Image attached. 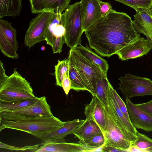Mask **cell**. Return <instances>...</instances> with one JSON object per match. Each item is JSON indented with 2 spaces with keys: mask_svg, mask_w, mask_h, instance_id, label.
<instances>
[{
  "mask_svg": "<svg viewBox=\"0 0 152 152\" xmlns=\"http://www.w3.org/2000/svg\"><path fill=\"white\" fill-rule=\"evenodd\" d=\"M55 69L56 84L62 87V82L65 73L69 74V61L68 58L62 61L58 60V64L55 66Z\"/></svg>",
  "mask_w": 152,
  "mask_h": 152,
  "instance_id": "obj_27",
  "label": "cell"
},
{
  "mask_svg": "<svg viewBox=\"0 0 152 152\" xmlns=\"http://www.w3.org/2000/svg\"><path fill=\"white\" fill-rule=\"evenodd\" d=\"M151 14L152 17V8L151 9Z\"/></svg>",
  "mask_w": 152,
  "mask_h": 152,
  "instance_id": "obj_39",
  "label": "cell"
},
{
  "mask_svg": "<svg viewBox=\"0 0 152 152\" xmlns=\"http://www.w3.org/2000/svg\"><path fill=\"white\" fill-rule=\"evenodd\" d=\"M151 49L148 40L140 37L122 48L116 54L124 61L147 55Z\"/></svg>",
  "mask_w": 152,
  "mask_h": 152,
  "instance_id": "obj_14",
  "label": "cell"
},
{
  "mask_svg": "<svg viewBox=\"0 0 152 152\" xmlns=\"http://www.w3.org/2000/svg\"><path fill=\"white\" fill-rule=\"evenodd\" d=\"M45 49V47L44 46H42L40 48V50L42 51H44Z\"/></svg>",
  "mask_w": 152,
  "mask_h": 152,
  "instance_id": "obj_38",
  "label": "cell"
},
{
  "mask_svg": "<svg viewBox=\"0 0 152 152\" xmlns=\"http://www.w3.org/2000/svg\"><path fill=\"white\" fill-rule=\"evenodd\" d=\"M109 84L108 91V105L104 106L126 138L133 144L137 139V131L125 116L119 108L111 89Z\"/></svg>",
  "mask_w": 152,
  "mask_h": 152,
  "instance_id": "obj_9",
  "label": "cell"
},
{
  "mask_svg": "<svg viewBox=\"0 0 152 152\" xmlns=\"http://www.w3.org/2000/svg\"><path fill=\"white\" fill-rule=\"evenodd\" d=\"M21 2L22 0H0V18L19 16L22 7Z\"/></svg>",
  "mask_w": 152,
  "mask_h": 152,
  "instance_id": "obj_23",
  "label": "cell"
},
{
  "mask_svg": "<svg viewBox=\"0 0 152 152\" xmlns=\"http://www.w3.org/2000/svg\"><path fill=\"white\" fill-rule=\"evenodd\" d=\"M68 58L69 64L78 71L86 90L92 96H96L95 89L98 78L107 75L78 52L76 47L70 49Z\"/></svg>",
  "mask_w": 152,
  "mask_h": 152,
  "instance_id": "obj_4",
  "label": "cell"
},
{
  "mask_svg": "<svg viewBox=\"0 0 152 152\" xmlns=\"http://www.w3.org/2000/svg\"><path fill=\"white\" fill-rule=\"evenodd\" d=\"M132 8L135 10L138 8H152V0H114Z\"/></svg>",
  "mask_w": 152,
  "mask_h": 152,
  "instance_id": "obj_30",
  "label": "cell"
},
{
  "mask_svg": "<svg viewBox=\"0 0 152 152\" xmlns=\"http://www.w3.org/2000/svg\"><path fill=\"white\" fill-rule=\"evenodd\" d=\"M99 3L102 17L107 15L113 10L110 3L104 2L100 0Z\"/></svg>",
  "mask_w": 152,
  "mask_h": 152,
  "instance_id": "obj_33",
  "label": "cell"
},
{
  "mask_svg": "<svg viewBox=\"0 0 152 152\" xmlns=\"http://www.w3.org/2000/svg\"><path fill=\"white\" fill-rule=\"evenodd\" d=\"M65 29L63 25L62 13L54 12L45 35L47 44L52 46L55 41L65 39Z\"/></svg>",
  "mask_w": 152,
  "mask_h": 152,
  "instance_id": "obj_18",
  "label": "cell"
},
{
  "mask_svg": "<svg viewBox=\"0 0 152 152\" xmlns=\"http://www.w3.org/2000/svg\"><path fill=\"white\" fill-rule=\"evenodd\" d=\"M62 20L65 29V43L70 49L80 45L84 31L80 2L69 5L62 14Z\"/></svg>",
  "mask_w": 152,
  "mask_h": 152,
  "instance_id": "obj_5",
  "label": "cell"
},
{
  "mask_svg": "<svg viewBox=\"0 0 152 152\" xmlns=\"http://www.w3.org/2000/svg\"><path fill=\"white\" fill-rule=\"evenodd\" d=\"M38 97L16 102L0 101V112L4 111H14L30 105L36 102Z\"/></svg>",
  "mask_w": 152,
  "mask_h": 152,
  "instance_id": "obj_25",
  "label": "cell"
},
{
  "mask_svg": "<svg viewBox=\"0 0 152 152\" xmlns=\"http://www.w3.org/2000/svg\"><path fill=\"white\" fill-rule=\"evenodd\" d=\"M17 34L16 29L11 23L0 19V50L4 55L14 59L19 57Z\"/></svg>",
  "mask_w": 152,
  "mask_h": 152,
  "instance_id": "obj_10",
  "label": "cell"
},
{
  "mask_svg": "<svg viewBox=\"0 0 152 152\" xmlns=\"http://www.w3.org/2000/svg\"><path fill=\"white\" fill-rule=\"evenodd\" d=\"M126 104L130 122L136 128L152 131V118L126 97Z\"/></svg>",
  "mask_w": 152,
  "mask_h": 152,
  "instance_id": "obj_13",
  "label": "cell"
},
{
  "mask_svg": "<svg viewBox=\"0 0 152 152\" xmlns=\"http://www.w3.org/2000/svg\"><path fill=\"white\" fill-rule=\"evenodd\" d=\"M14 68L13 73L0 80V101L16 102L36 97L30 83Z\"/></svg>",
  "mask_w": 152,
  "mask_h": 152,
  "instance_id": "obj_2",
  "label": "cell"
},
{
  "mask_svg": "<svg viewBox=\"0 0 152 152\" xmlns=\"http://www.w3.org/2000/svg\"><path fill=\"white\" fill-rule=\"evenodd\" d=\"M54 12H42L32 19L24 39L26 47L29 48L37 43L45 41L46 33Z\"/></svg>",
  "mask_w": 152,
  "mask_h": 152,
  "instance_id": "obj_8",
  "label": "cell"
},
{
  "mask_svg": "<svg viewBox=\"0 0 152 152\" xmlns=\"http://www.w3.org/2000/svg\"><path fill=\"white\" fill-rule=\"evenodd\" d=\"M69 77L71 82V89L77 92L86 90L77 69L69 63Z\"/></svg>",
  "mask_w": 152,
  "mask_h": 152,
  "instance_id": "obj_28",
  "label": "cell"
},
{
  "mask_svg": "<svg viewBox=\"0 0 152 152\" xmlns=\"http://www.w3.org/2000/svg\"><path fill=\"white\" fill-rule=\"evenodd\" d=\"M76 48L77 51L83 57L99 67L104 74L107 75L109 68L107 62L93 51L88 46L87 43L85 47L80 44L77 46Z\"/></svg>",
  "mask_w": 152,
  "mask_h": 152,
  "instance_id": "obj_22",
  "label": "cell"
},
{
  "mask_svg": "<svg viewBox=\"0 0 152 152\" xmlns=\"http://www.w3.org/2000/svg\"><path fill=\"white\" fill-rule=\"evenodd\" d=\"M110 87L119 108L128 120L130 122L125 103L118 95L116 90L113 88L111 84Z\"/></svg>",
  "mask_w": 152,
  "mask_h": 152,
  "instance_id": "obj_31",
  "label": "cell"
},
{
  "mask_svg": "<svg viewBox=\"0 0 152 152\" xmlns=\"http://www.w3.org/2000/svg\"><path fill=\"white\" fill-rule=\"evenodd\" d=\"M78 143L85 149L83 152H91L92 150L104 145L105 139L103 133H101L85 140H80Z\"/></svg>",
  "mask_w": 152,
  "mask_h": 152,
  "instance_id": "obj_26",
  "label": "cell"
},
{
  "mask_svg": "<svg viewBox=\"0 0 152 152\" xmlns=\"http://www.w3.org/2000/svg\"><path fill=\"white\" fill-rule=\"evenodd\" d=\"M85 120L74 119L72 121H65L63 125L57 129L35 136L43 142H64V137L69 134H73L76 129Z\"/></svg>",
  "mask_w": 152,
  "mask_h": 152,
  "instance_id": "obj_12",
  "label": "cell"
},
{
  "mask_svg": "<svg viewBox=\"0 0 152 152\" xmlns=\"http://www.w3.org/2000/svg\"><path fill=\"white\" fill-rule=\"evenodd\" d=\"M127 152H143L142 150L136 146L131 145L127 150Z\"/></svg>",
  "mask_w": 152,
  "mask_h": 152,
  "instance_id": "obj_37",
  "label": "cell"
},
{
  "mask_svg": "<svg viewBox=\"0 0 152 152\" xmlns=\"http://www.w3.org/2000/svg\"><path fill=\"white\" fill-rule=\"evenodd\" d=\"M33 14L45 12L62 13L69 5L71 0H29Z\"/></svg>",
  "mask_w": 152,
  "mask_h": 152,
  "instance_id": "obj_17",
  "label": "cell"
},
{
  "mask_svg": "<svg viewBox=\"0 0 152 152\" xmlns=\"http://www.w3.org/2000/svg\"><path fill=\"white\" fill-rule=\"evenodd\" d=\"M64 122L53 115L17 121L0 120V131L6 128L24 132L35 136L53 130Z\"/></svg>",
  "mask_w": 152,
  "mask_h": 152,
  "instance_id": "obj_3",
  "label": "cell"
},
{
  "mask_svg": "<svg viewBox=\"0 0 152 152\" xmlns=\"http://www.w3.org/2000/svg\"><path fill=\"white\" fill-rule=\"evenodd\" d=\"M84 150L83 146L78 143L43 142L32 152H83Z\"/></svg>",
  "mask_w": 152,
  "mask_h": 152,
  "instance_id": "obj_20",
  "label": "cell"
},
{
  "mask_svg": "<svg viewBox=\"0 0 152 152\" xmlns=\"http://www.w3.org/2000/svg\"><path fill=\"white\" fill-rule=\"evenodd\" d=\"M102 152H125L124 150L117 148L105 145L103 146Z\"/></svg>",
  "mask_w": 152,
  "mask_h": 152,
  "instance_id": "obj_36",
  "label": "cell"
},
{
  "mask_svg": "<svg viewBox=\"0 0 152 152\" xmlns=\"http://www.w3.org/2000/svg\"><path fill=\"white\" fill-rule=\"evenodd\" d=\"M71 82L69 77V74L65 73L62 82V87L67 95L71 89Z\"/></svg>",
  "mask_w": 152,
  "mask_h": 152,
  "instance_id": "obj_34",
  "label": "cell"
},
{
  "mask_svg": "<svg viewBox=\"0 0 152 152\" xmlns=\"http://www.w3.org/2000/svg\"><path fill=\"white\" fill-rule=\"evenodd\" d=\"M101 133H103L101 129L95 121L86 118L76 129L73 134L79 140H83Z\"/></svg>",
  "mask_w": 152,
  "mask_h": 152,
  "instance_id": "obj_21",
  "label": "cell"
},
{
  "mask_svg": "<svg viewBox=\"0 0 152 152\" xmlns=\"http://www.w3.org/2000/svg\"><path fill=\"white\" fill-rule=\"evenodd\" d=\"M136 135L137 140L131 145L136 146L143 152H152V139L138 131Z\"/></svg>",
  "mask_w": 152,
  "mask_h": 152,
  "instance_id": "obj_29",
  "label": "cell"
},
{
  "mask_svg": "<svg viewBox=\"0 0 152 152\" xmlns=\"http://www.w3.org/2000/svg\"><path fill=\"white\" fill-rule=\"evenodd\" d=\"M136 105L152 118V99L147 102Z\"/></svg>",
  "mask_w": 152,
  "mask_h": 152,
  "instance_id": "obj_35",
  "label": "cell"
},
{
  "mask_svg": "<svg viewBox=\"0 0 152 152\" xmlns=\"http://www.w3.org/2000/svg\"><path fill=\"white\" fill-rule=\"evenodd\" d=\"M39 145H36L31 146L26 145L21 147H18L9 145L1 142H0V148L7 149L11 151H25L27 150L32 152L33 150L37 149Z\"/></svg>",
  "mask_w": 152,
  "mask_h": 152,
  "instance_id": "obj_32",
  "label": "cell"
},
{
  "mask_svg": "<svg viewBox=\"0 0 152 152\" xmlns=\"http://www.w3.org/2000/svg\"><path fill=\"white\" fill-rule=\"evenodd\" d=\"M118 79L120 83L118 88L125 97L152 95V81L149 78L125 74Z\"/></svg>",
  "mask_w": 152,
  "mask_h": 152,
  "instance_id": "obj_7",
  "label": "cell"
},
{
  "mask_svg": "<svg viewBox=\"0 0 152 152\" xmlns=\"http://www.w3.org/2000/svg\"><path fill=\"white\" fill-rule=\"evenodd\" d=\"M105 119V130L103 134L105 145L114 147L127 152L131 142L124 135L107 109L103 106Z\"/></svg>",
  "mask_w": 152,
  "mask_h": 152,
  "instance_id": "obj_11",
  "label": "cell"
},
{
  "mask_svg": "<svg viewBox=\"0 0 152 152\" xmlns=\"http://www.w3.org/2000/svg\"><path fill=\"white\" fill-rule=\"evenodd\" d=\"M53 115L50 107L43 96L38 97L33 104L21 109L0 112V120L17 121Z\"/></svg>",
  "mask_w": 152,
  "mask_h": 152,
  "instance_id": "obj_6",
  "label": "cell"
},
{
  "mask_svg": "<svg viewBox=\"0 0 152 152\" xmlns=\"http://www.w3.org/2000/svg\"><path fill=\"white\" fill-rule=\"evenodd\" d=\"M100 0H81L83 26L84 31L102 17Z\"/></svg>",
  "mask_w": 152,
  "mask_h": 152,
  "instance_id": "obj_16",
  "label": "cell"
},
{
  "mask_svg": "<svg viewBox=\"0 0 152 152\" xmlns=\"http://www.w3.org/2000/svg\"><path fill=\"white\" fill-rule=\"evenodd\" d=\"M90 48L102 57H110L137 38L131 17L114 10L85 31Z\"/></svg>",
  "mask_w": 152,
  "mask_h": 152,
  "instance_id": "obj_1",
  "label": "cell"
},
{
  "mask_svg": "<svg viewBox=\"0 0 152 152\" xmlns=\"http://www.w3.org/2000/svg\"><path fill=\"white\" fill-rule=\"evenodd\" d=\"M110 83L107 75L98 78L96 83L95 91L96 96L104 106L108 105V91Z\"/></svg>",
  "mask_w": 152,
  "mask_h": 152,
  "instance_id": "obj_24",
  "label": "cell"
},
{
  "mask_svg": "<svg viewBox=\"0 0 152 152\" xmlns=\"http://www.w3.org/2000/svg\"><path fill=\"white\" fill-rule=\"evenodd\" d=\"M84 113L86 118L95 121L103 133L105 130V119L103 105L96 96H93L90 103L86 105Z\"/></svg>",
  "mask_w": 152,
  "mask_h": 152,
  "instance_id": "obj_19",
  "label": "cell"
},
{
  "mask_svg": "<svg viewBox=\"0 0 152 152\" xmlns=\"http://www.w3.org/2000/svg\"><path fill=\"white\" fill-rule=\"evenodd\" d=\"M151 9L140 8L136 10V13L134 15V20H132V23L134 29L138 33H142L146 36L152 49V17Z\"/></svg>",
  "mask_w": 152,
  "mask_h": 152,
  "instance_id": "obj_15",
  "label": "cell"
}]
</instances>
